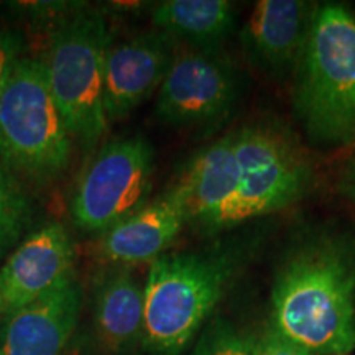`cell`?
I'll return each instance as SVG.
<instances>
[{"instance_id":"obj_1","label":"cell","mask_w":355,"mask_h":355,"mask_svg":"<svg viewBox=\"0 0 355 355\" xmlns=\"http://www.w3.org/2000/svg\"><path fill=\"white\" fill-rule=\"evenodd\" d=\"M272 326L314 355L355 349V235L324 230L295 243L275 275Z\"/></svg>"},{"instance_id":"obj_2","label":"cell","mask_w":355,"mask_h":355,"mask_svg":"<svg viewBox=\"0 0 355 355\" xmlns=\"http://www.w3.org/2000/svg\"><path fill=\"white\" fill-rule=\"evenodd\" d=\"M295 110L314 144L355 140V13L347 7H318L296 69Z\"/></svg>"},{"instance_id":"obj_3","label":"cell","mask_w":355,"mask_h":355,"mask_svg":"<svg viewBox=\"0 0 355 355\" xmlns=\"http://www.w3.org/2000/svg\"><path fill=\"white\" fill-rule=\"evenodd\" d=\"M237 259L229 252H176L152 261L144 298L141 347L178 355L224 296Z\"/></svg>"},{"instance_id":"obj_4","label":"cell","mask_w":355,"mask_h":355,"mask_svg":"<svg viewBox=\"0 0 355 355\" xmlns=\"http://www.w3.org/2000/svg\"><path fill=\"white\" fill-rule=\"evenodd\" d=\"M73 146L43 61L24 56L0 101V162L20 183L50 186L68 171Z\"/></svg>"},{"instance_id":"obj_5","label":"cell","mask_w":355,"mask_h":355,"mask_svg":"<svg viewBox=\"0 0 355 355\" xmlns=\"http://www.w3.org/2000/svg\"><path fill=\"white\" fill-rule=\"evenodd\" d=\"M112 43L107 21L84 7L53 28L44 64L48 86L74 140L94 148L107 133L104 107L105 55Z\"/></svg>"},{"instance_id":"obj_6","label":"cell","mask_w":355,"mask_h":355,"mask_svg":"<svg viewBox=\"0 0 355 355\" xmlns=\"http://www.w3.org/2000/svg\"><path fill=\"white\" fill-rule=\"evenodd\" d=\"M241 184L211 232L259 216L282 211L303 198L311 184V166L288 133L268 123L234 132Z\"/></svg>"},{"instance_id":"obj_7","label":"cell","mask_w":355,"mask_h":355,"mask_svg":"<svg viewBox=\"0 0 355 355\" xmlns=\"http://www.w3.org/2000/svg\"><path fill=\"white\" fill-rule=\"evenodd\" d=\"M153 148L144 137H122L101 146L71 198V219L86 234H104L148 202Z\"/></svg>"},{"instance_id":"obj_8","label":"cell","mask_w":355,"mask_h":355,"mask_svg":"<svg viewBox=\"0 0 355 355\" xmlns=\"http://www.w3.org/2000/svg\"><path fill=\"white\" fill-rule=\"evenodd\" d=\"M73 241L63 224L48 222L0 265V319L42 300L76 277Z\"/></svg>"},{"instance_id":"obj_9","label":"cell","mask_w":355,"mask_h":355,"mask_svg":"<svg viewBox=\"0 0 355 355\" xmlns=\"http://www.w3.org/2000/svg\"><path fill=\"white\" fill-rule=\"evenodd\" d=\"M235 96L237 83L229 66L209 53L186 50L173 56L155 112L173 125H198L224 117Z\"/></svg>"},{"instance_id":"obj_10","label":"cell","mask_w":355,"mask_h":355,"mask_svg":"<svg viewBox=\"0 0 355 355\" xmlns=\"http://www.w3.org/2000/svg\"><path fill=\"white\" fill-rule=\"evenodd\" d=\"M186 222L188 209L184 193L176 183L101 234L96 255L101 261L117 268L153 261L166 254Z\"/></svg>"},{"instance_id":"obj_11","label":"cell","mask_w":355,"mask_h":355,"mask_svg":"<svg viewBox=\"0 0 355 355\" xmlns=\"http://www.w3.org/2000/svg\"><path fill=\"white\" fill-rule=\"evenodd\" d=\"M84 290L78 277L0 319V355H63L76 334Z\"/></svg>"},{"instance_id":"obj_12","label":"cell","mask_w":355,"mask_h":355,"mask_svg":"<svg viewBox=\"0 0 355 355\" xmlns=\"http://www.w3.org/2000/svg\"><path fill=\"white\" fill-rule=\"evenodd\" d=\"M170 40L163 33H148L110 43L104 69L109 122L125 119L162 86L173 61Z\"/></svg>"},{"instance_id":"obj_13","label":"cell","mask_w":355,"mask_h":355,"mask_svg":"<svg viewBox=\"0 0 355 355\" xmlns=\"http://www.w3.org/2000/svg\"><path fill=\"white\" fill-rule=\"evenodd\" d=\"M318 6L301 0H261L242 28L248 61L275 78L296 73Z\"/></svg>"},{"instance_id":"obj_14","label":"cell","mask_w":355,"mask_h":355,"mask_svg":"<svg viewBox=\"0 0 355 355\" xmlns=\"http://www.w3.org/2000/svg\"><path fill=\"white\" fill-rule=\"evenodd\" d=\"M144 288L132 273L114 268L101 275L94 288V339L102 355H127L141 344Z\"/></svg>"},{"instance_id":"obj_15","label":"cell","mask_w":355,"mask_h":355,"mask_svg":"<svg viewBox=\"0 0 355 355\" xmlns=\"http://www.w3.org/2000/svg\"><path fill=\"white\" fill-rule=\"evenodd\" d=\"M178 184L184 193L188 220L209 230L241 184L234 132L198 152Z\"/></svg>"},{"instance_id":"obj_16","label":"cell","mask_w":355,"mask_h":355,"mask_svg":"<svg viewBox=\"0 0 355 355\" xmlns=\"http://www.w3.org/2000/svg\"><path fill=\"white\" fill-rule=\"evenodd\" d=\"M152 21L170 38L209 53L234 28V6L227 0H166L152 10Z\"/></svg>"},{"instance_id":"obj_17","label":"cell","mask_w":355,"mask_h":355,"mask_svg":"<svg viewBox=\"0 0 355 355\" xmlns=\"http://www.w3.org/2000/svg\"><path fill=\"white\" fill-rule=\"evenodd\" d=\"M32 217L24 186L0 162V265L26 237Z\"/></svg>"},{"instance_id":"obj_18","label":"cell","mask_w":355,"mask_h":355,"mask_svg":"<svg viewBox=\"0 0 355 355\" xmlns=\"http://www.w3.org/2000/svg\"><path fill=\"white\" fill-rule=\"evenodd\" d=\"M255 345L254 336L225 321H216L204 331L193 355H255Z\"/></svg>"},{"instance_id":"obj_19","label":"cell","mask_w":355,"mask_h":355,"mask_svg":"<svg viewBox=\"0 0 355 355\" xmlns=\"http://www.w3.org/2000/svg\"><path fill=\"white\" fill-rule=\"evenodd\" d=\"M21 58H24L21 33L12 28L0 30V101L6 94L8 83Z\"/></svg>"},{"instance_id":"obj_20","label":"cell","mask_w":355,"mask_h":355,"mask_svg":"<svg viewBox=\"0 0 355 355\" xmlns=\"http://www.w3.org/2000/svg\"><path fill=\"white\" fill-rule=\"evenodd\" d=\"M255 355H314L304 349L303 345L296 344L295 340L288 339L278 332L275 327H268L260 339H257Z\"/></svg>"},{"instance_id":"obj_21","label":"cell","mask_w":355,"mask_h":355,"mask_svg":"<svg viewBox=\"0 0 355 355\" xmlns=\"http://www.w3.org/2000/svg\"><path fill=\"white\" fill-rule=\"evenodd\" d=\"M340 193L355 204V152L350 155L340 173Z\"/></svg>"},{"instance_id":"obj_22","label":"cell","mask_w":355,"mask_h":355,"mask_svg":"<svg viewBox=\"0 0 355 355\" xmlns=\"http://www.w3.org/2000/svg\"><path fill=\"white\" fill-rule=\"evenodd\" d=\"M96 352L97 350L92 339H89L83 332H79V334L76 332L63 355H96Z\"/></svg>"},{"instance_id":"obj_23","label":"cell","mask_w":355,"mask_h":355,"mask_svg":"<svg viewBox=\"0 0 355 355\" xmlns=\"http://www.w3.org/2000/svg\"><path fill=\"white\" fill-rule=\"evenodd\" d=\"M331 355H350V354H331Z\"/></svg>"}]
</instances>
